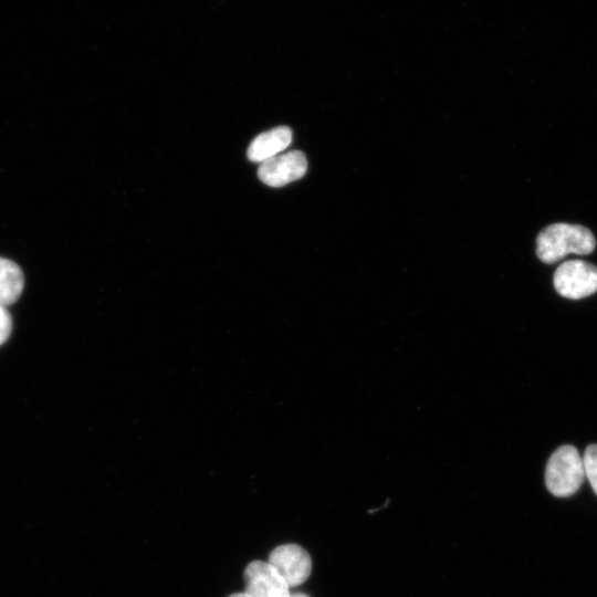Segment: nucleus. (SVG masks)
I'll return each mask as SVG.
<instances>
[{
    "label": "nucleus",
    "instance_id": "obj_7",
    "mask_svg": "<svg viewBox=\"0 0 597 597\" xmlns=\"http://www.w3.org/2000/svg\"><path fill=\"white\" fill-rule=\"evenodd\" d=\"M292 142V132L286 126H279L258 135L248 148V158L253 163H263L282 153Z\"/></svg>",
    "mask_w": 597,
    "mask_h": 597
},
{
    "label": "nucleus",
    "instance_id": "obj_10",
    "mask_svg": "<svg viewBox=\"0 0 597 597\" xmlns=\"http://www.w3.org/2000/svg\"><path fill=\"white\" fill-rule=\"evenodd\" d=\"M12 329V321L9 312L3 305H0V345H2L10 336Z\"/></svg>",
    "mask_w": 597,
    "mask_h": 597
},
{
    "label": "nucleus",
    "instance_id": "obj_8",
    "mask_svg": "<svg viewBox=\"0 0 597 597\" xmlns=\"http://www.w3.org/2000/svg\"><path fill=\"white\" fill-rule=\"evenodd\" d=\"M24 276L20 266L0 256V305H10L21 295Z\"/></svg>",
    "mask_w": 597,
    "mask_h": 597
},
{
    "label": "nucleus",
    "instance_id": "obj_9",
    "mask_svg": "<svg viewBox=\"0 0 597 597\" xmlns=\"http://www.w3.org/2000/svg\"><path fill=\"white\" fill-rule=\"evenodd\" d=\"M583 459L585 476L597 495V444L586 448Z\"/></svg>",
    "mask_w": 597,
    "mask_h": 597
},
{
    "label": "nucleus",
    "instance_id": "obj_12",
    "mask_svg": "<svg viewBox=\"0 0 597 597\" xmlns=\"http://www.w3.org/2000/svg\"><path fill=\"white\" fill-rule=\"evenodd\" d=\"M229 597H250V596L245 593H237V594L230 595Z\"/></svg>",
    "mask_w": 597,
    "mask_h": 597
},
{
    "label": "nucleus",
    "instance_id": "obj_2",
    "mask_svg": "<svg viewBox=\"0 0 597 597\" xmlns=\"http://www.w3.org/2000/svg\"><path fill=\"white\" fill-rule=\"evenodd\" d=\"M584 478L583 459L575 447L562 446L551 455L545 470V484L553 495L567 498L575 494Z\"/></svg>",
    "mask_w": 597,
    "mask_h": 597
},
{
    "label": "nucleus",
    "instance_id": "obj_3",
    "mask_svg": "<svg viewBox=\"0 0 597 597\" xmlns=\"http://www.w3.org/2000/svg\"><path fill=\"white\" fill-rule=\"evenodd\" d=\"M554 286L567 298L589 296L597 291V268L582 260L566 261L555 271Z\"/></svg>",
    "mask_w": 597,
    "mask_h": 597
},
{
    "label": "nucleus",
    "instance_id": "obj_11",
    "mask_svg": "<svg viewBox=\"0 0 597 597\" xmlns=\"http://www.w3.org/2000/svg\"><path fill=\"white\" fill-rule=\"evenodd\" d=\"M290 597H310V596H307L304 593H294V594H290Z\"/></svg>",
    "mask_w": 597,
    "mask_h": 597
},
{
    "label": "nucleus",
    "instance_id": "obj_4",
    "mask_svg": "<svg viewBox=\"0 0 597 597\" xmlns=\"http://www.w3.org/2000/svg\"><path fill=\"white\" fill-rule=\"evenodd\" d=\"M268 563L279 572L289 587L303 584L312 570L310 554L297 544H284L275 547L270 553Z\"/></svg>",
    "mask_w": 597,
    "mask_h": 597
},
{
    "label": "nucleus",
    "instance_id": "obj_5",
    "mask_svg": "<svg viewBox=\"0 0 597 597\" xmlns=\"http://www.w3.org/2000/svg\"><path fill=\"white\" fill-rule=\"evenodd\" d=\"M307 169V160L302 151L279 154L260 164L258 176L271 187H282L302 178Z\"/></svg>",
    "mask_w": 597,
    "mask_h": 597
},
{
    "label": "nucleus",
    "instance_id": "obj_6",
    "mask_svg": "<svg viewBox=\"0 0 597 597\" xmlns=\"http://www.w3.org/2000/svg\"><path fill=\"white\" fill-rule=\"evenodd\" d=\"M244 584L250 597H290L287 583L268 562H251L244 570Z\"/></svg>",
    "mask_w": 597,
    "mask_h": 597
},
{
    "label": "nucleus",
    "instance_id": "obj_1",
    "mask_svg": "<svg viewBox=\"0 0 597 597\" xmlns=\"http://www.w3.org/2000/svg\"><path fill=\"white\" fill-rule=\"evenodd\" d=\"M596 240L589 229L580 224L554 223L543 229L536 240V253L541 261L555 263L569 253L588 254Z\"/></svg>",
    "mask_w": 597,
    "mask_h": 597
}]
</instances>
